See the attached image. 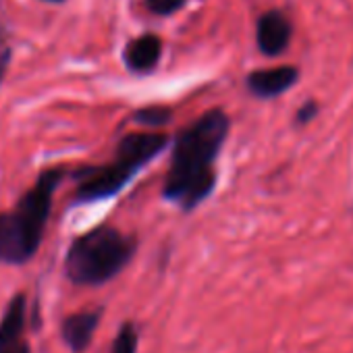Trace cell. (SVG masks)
Wrapping results in <instances>:
<instances>
[{"instance_id": "9c48e42d", "label": "cell", "mask_w": 353, "mask_h": 353, "mask_svg": "<svg viewBox=\"0 0 353 353\" xmlns=\"http://www.w3.org/2000/svg\"><path fill=\"white\" fill-rule=\"evenodd\" d=\"M162 57V40L156 34H143L127 42L123 50V63L131 73L148 75L154 73Z\"/></svg>"}, {"instance_id": "6da1fadb", "label": "cell", "mask_w": 353, "mask_h": 353, "mask_svg": "<svg viewBox=\"0 0 353 353\" xmlns=\"http://www.w3.org/2000/svg\"><path fill=\"white\" fill-rule=\"evenodd\" d=\"M231 131V119L223 108L204 112L194 125L174 137L170 168L162 185V198L183 212L196 210L216 190L214 162Z\"/></svg>"}, {"instance_id": "52a82bcc", "label": "cell", "mask_w": 353, "mask_h": 353, "mask_svg": "<svg viewBox=\"0 0 353 353\" xmlns=\"http://www.w3.org/2000/svg\"><path fill=\"white\" fill-rule=\"evenodd\" d=\"M299 81V69L295 65H281L272 69H258L245 77L248 90L260 100H272L289 92Z\"/></svg>"}, {"instance_id": "5b68a950", "label": "cell", "mask_w": 353, "mask_h": 353, "mask_svg": "<svg viewBox=\"0 0 353 353\" xmlns=\"http://www.w3.org/2000/svg\"><path fill=\"white\" fill-rule=\"evenodd\" d=\"M28 330V297L17 293L5 307L0 318V353H32V345L26 339Z\"/></svg>"}, {"instance_id": "7a4b0ae2", "label": "cell", "mask_w": 353, "mask_h": 353, "mask_svg": "<svg viewBox=\"0 0 353 353\" xmlns=\"http://www.w3.org/2000/svg\"><path fill=\"white\" fill-rule=\"evenodd\" d=\"M65 179V168L52 166L38 174L19 202L0 212V264L23 266L38 254L52 212L54 194Z\"/></svg>"}, {"instance_id": "30bf717a", "label": "cell", "mask_w": 353, "mask_h": 353, "mask_svg": "<svg viewBox=\"0 0 353 353\" xmlns=\"http://www.w3.org/2000/svg\"><path fill=\"white\" fill-rule=\"evenodd\" d=\"M139 347V330L133 322H123L108 353H137Z\"/></svg>"}, {"instance_id": "ba28073f", "label": "cell", "mask_w": 353, "mask_h": 353, "mask_svg": "<svg viewBox=\"0 0 353 353\" xmlns=\"http://www.w3.org/2000/svg\"><path fill=\"white\" fill-rule=\"evenodd\" d=\"M102 314H104L102 307H94V310L75 312V314H69L67 318H63L61 339L69 347L71 353H83L90 347V343L98 330V324L102 320Z\"/></svg>"}, {"instance_id": "7c38bea8", "label": "cell", "mask_w": 353, "mask_h": 353, "mask_svg": "<svg viewBox=\"0 0 353 353\" xmlns=\"http://www.w3.org/2000/svg\"><path fill=\"white\" fill-rule=\"evenodd\" d=\"M188 0H145V7L156 17H170L185 7Z\"/></svg>"}, {"instance_id": "9a60e30c", "label": "cell", "mask_w": 353, "mask_h": 353, "mask_svg": "<svg viewBox=\"0 0 353 353\" xmlns=\"http://www.w3.org/2000/svg\"><path fill=\"white\" fill-rule=\"evenodd\" d=\"M42 3H50V5H63L65 0H42Z\"/></svg>"}, {"instance_id": "3957f363", "label": "cell", "mask_w": 353, "mask_h": 353, "mask_svg": "<svg viewBox=\"0 0 353 353\" xmlns=\"http://www.w3.org/2000/svg\"><path fill=\"white\" fill-rule=\"evenodd\" d=\"M168 148V137L164 133H127L117 145V154L110 162L100 166L79 168L75 179L73 204H94L119 196L135 174L156 160Z\"/></svg>"}, {"instance_id": "8992f818", "label": "cell", "mask_w": 353, "mask_h": 353, "mask_svg": "<svg viewBox=\"0 0 353 353\" xmlns=\"http://www.w3.org/2000/svg\"><path fill=\"white\" fill-rule=\"evenodd\" d=\"M293 36L291 19L283 11H266L256 23V44L266 57H281L287 52Z\"/></svg>"}, {"instance_id": "277c9868", "label": "cell", "mask_w": 353, "mask_h": 353, "mask_svg": "<svg viewBox=\"0 0 353 353\" xmlns=\"http://www.w3.org/2000/svg\"><path fill=\"white\" fill-rule=\"evenodd\" d=\"M137 252V237L112 225L77 235L65 254V276L77 287H100L119 276Z\"/></svg>"}, {"instance_id": "4fadbf2b", "label": "cell", "mask_w": 353, "mask_h": 353, "mask_svg": "<svg viewBox=\"0 0 353 353\" xmlns=\"http://www.w3.org/2000/svg\"><path fill=\"white\" fill-rule=\"evenodd\" d=\"M318 112H320V106H318V102L316 100H307L297 112H295V125H307V123H312L316 117H318Z\"/></svg>"}, {"instance_id": "5bb4252c", "label": "cell", "mask_w": 353, "mask_h": 353, "mask_svg": "<svg viewBox=\"0 0 353 353\" xmlns=\"http://www.w3.org/2000/svg\"><path fill=\"white\" fill-rule=\"evenodd\" d=\"M11 61H13V50H11V46L0 48V83L5 81V77H7V73H9Z\"/></svg>"}, {"instance_id": "8fae6325", "label": "cell", "mask_w": 353, "mask_h": 353, "mask_svg": "<svg viewBox=\"0 0 353 353\" xmlns=\"http://www.w3.org/2000/svg\"><path fill=\"white\" fill-rule=\"evenodd\" d=\"M172 110L168 106H145L133 112V121L143 127H164L170 123Z\"/></svg>"}]
</instances>
